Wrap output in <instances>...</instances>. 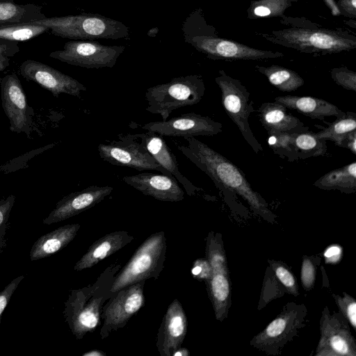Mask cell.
Returning a JSON list of instances; mask_svg holds the SVG:
<instances>
[{
	"instance_id": "24",
	"label": "cell",
	"mask_w": 356,
	"mask_h": 356,
	"mask_svg": "<svg viewBox=\"0 0 356 356\" xmlns=\"http://www.w3.org/2000/svg\"><path fill=\"white\" fill-rule=\"evenodd\" d=\"M80 228L79 223L66 225L41 236L31 247L30 260L46 258L61 250L75 238Z\"/></svg>"
},
{
	"instance_id": "35",
	"label": "cell",
	"mask_w": 356,
	"mask_h": 356,
	"mask_svg": "<svg viewBox=\"0 0 356 356\" xmlns=\"http://www.w3.org/2000/svg\"><path fill=\"white\" fill-rule=\"evenodd\" d=\"M269 263L276 278L283 285L285 290L293 296L298 295L296 277L291 272L280 262L273 261Z\"/></svg>"
},
{
	"instance_id": "27",
	"label": "cell",
	"mask_w": 356,
	"mask_h": 356,
	"mask_svg": "<svg viewBox=\"0 0 356 356\" xmlns=\"http://www.w3.org/2000/svg\"><path fill=\"white\" fill-rule=\"evenodd\" d=\"M314 185L323 190H339L342 193L356 191V162L333 170L317 179Z\"/></svg>"
},
{
	"instance_id": "22",
	"label": "cell",
	"mask_w": 356,
	"mask_h": 356,
	"mask_svg": "<svg viewBox=\"0 0 356 356\" xmlns=\"http://www.w3.org/2000/svg\"><path fill=\"white\" fill-rule=\"evenodd\" d=\"M259 121L267 131L300 134L309 131V127L298 118L288 113L282 104L264 102L256 111Z\"/></svg>"
},
{
	"instance_id": "6",
	"label": "cell",
	"mask_w": 356,
	"mask_h": 356,
	"mask_svg": "<svg viewBox=\"0 0 356 356\" xmlns=\"http://www.w3.org/2000/svg\"><path fill=\"white\" fill-rule=\"evenodd\" d=\"M205 90L204 80L200 74L173 78L165 83L147 88L145 95L146 111L166 120L175 110L198 104Z\"/></svg>"
},
{
	"instance_id": "41",
	"label": "cell",
	"mask_w": 356,
	"mask_h": 356,
	"mask_svg": "<svg viewBox=\"0 0 356 356\" xmlns=\"http://www.w3.org/2000/svg\"><path fill=\"white\" fill-rule=\"evenodd\" d=\"M24 278V275H19L14 278L2 291H0V327L2 314L8 304L13 293Z\"/></svg>"
},
{
	"instance_id": "44",
	"label": "cell",
	"mask_w": 356,
	"mask_h": 356,
	"mask_svg": "<svg viewBox=\"0 0 356 356\" xmlns=\"http://www.w3.org/2000/svg\"><path fill=\"white\" fill-rule=\"evenodd\" d=\"M342 249L338 245H332L328 247L325 253L324 257L327 264H336L341 259Z\"/></svg>"
},
{
	"instance_id": "45",
	"label": "cell",
	"mask_w": 356,
	"mask_h": 356,
	"mask_svg": "<svg viewBox=\"0 0 356 356\" xmlns=\"http://www.w3.org/2000/svg\"><path fill=\"white\" fill-rule=\"evenodd\" d=\"M341 147L350 149L354 154H356V131L350 133L343 141Z\"/></svg>"
},
{
	"instance_id": "40",
	"label": "cell",
	"mask_w": 356,
	"mask_h": 356,
	"mask_svg": "<svg viewBox=\"0 0 356 356\" xmlns=\"http://www.w3.org/2000/svg\"><path fill=\"white\" fill-rule=\"evenodd\" d=\"M19 51L17 42L0 39V72L9 66L10 58Z\"/></svg>"
},
{
	"instance_id": "23",
	"label": "cell",
	"mask_w": 356,
	"mask_h": 356,
	"mask_svg": "<svg viewBox=\"0 0 356 356\" xmlns=\"http://www.w3.org/2000/svg\"><path fill=\"white\" fill-rule=\"evenodd\" d=\"M274 100L286 108L295 110L313 120H324L328 116H334L337 119L346 115V113L334 104L318 97L285 95L275 97Z\"/></svg>"
},
{
	"instance_id": "34",
	"label": "cell",
	"mask_w": 356,
	"mask_h": 356,
	"mask_svg": "<svg viewBox=\"0 0 356 356\" xmlns=\"http://www.w3.org/2000/svg\"><path fill=\"white\" fill-rule=\"evenodd\" d=\"M268 143L280 157L287 158L289 161L298 159L297 151L293 145V134L280 131H267Z\"/></svg>"
},
{
	"instance_id": "32",
	"label": "cell",
	"mask_w": 356,
	"mask_h": 356,
	"mask_svg": "<svg viewBox=\"0 0 356 356\" xmlns=\"http://www.w3.org/2000/svg\"><path fill=\"white\" fill-rule=\"evenodd\" d=\"M291 6V0H252L247 10L248 18L282 17Z\"/></svg>"
},
{
	"instance_id": "11",
	"label": "cell",
	"mask_w": 356,
	"mask_h": 356,
	"mask_svg": "<svg viewBox=\"0 0 356 356\" xmlns=\"http://www.w3.org/2000/svg\"><path fill=\"white\" fill-rule=\"evenodd\" d=\"M124 46L104 45L96 41H69L63 49L49 54L52 58L88 69L113 67Z\"/></svg>"
},
{
	"instance_id": "5",
	"label": "cell",
	"mask_w": 356,
	"mask_h": 356,
	"mask_svg": "<svg viewBox=\"0 0 356 356\" xmlns=\"http://www.w3.org/2000/svg\"><path fill=\"white\" fill-rule=\"evenodd\" d=\"M30 23L45 26L51 34L72 40H118L129 34V28L122 22L99 14L46 17Z\"/></svg>"
},
{
	"instance_id": "48",
	"label": "cell",
	"mask_w": 356,
	"mask_h": 356,
	"mask_svg": "<svg viewBox=\"0 0 356 356\" xmlns=\"http://www.w3.org/2000/svg\"><path fill=\"white\" fill-rule=\"evenodd\" d=\"M324 1L326 2L327 6L330 7V8L331 9V10L332 11V13L334 15H337V14L339 13V11L337 6V4L333 0H324Z\"/></svg>"
},
{
	"instance_id": "16",
	"label": "cell",
	"mask_w": 356,
	"mask_h": 356,
	"mask_svg": "<svg viewBox=\"0 0 356 356\" xmlns=\"http://www.w3.org/2000/svg\"><path fill=\"white\" fill-rule=\"evenodd\" d=\"M27 81L37 83L57 97L60 94L80 97L87 88L76 79L41 62L28 59L19 68Z\"/></svg>"
},
{
	"instance_id": "36",
	"label": "cell",
	"mask_w": 356,
	"mask_h": 356,
	"mask_svg": "<svg viewBox=\"0 0 356 356\" xmlns=\"http://www.w3.org/2000/svg\"><path fill=\"white\" fill-rule=\"evenodd\" d=\"M338 307L339 312L350 323V325L354 330L356 329V302L355 300L347 294L343 293V296H339L336 294H333Z\"/></svg>"
},
{
	"instance_id": "39",
	"label": "cell",
	"mask_w": 356,
	"mask_h": 356,
	"mask_svg": "<svg viewBox=\"0 0 356 356\" xmlns=\"http://www.w3.org/2000/svg\"><path fill=\"white\" fill-rule=\"evenodd\" d=\"M316 275V267L312 257H304L301 266L300 278L302 285L305 290L313 288Z\"/></svg>"
},
{
	"instance_id": "20",
	"label": "cell",
	"mask_w": 356,
	"mask_h": 356,
	"mask_svg": "<svg viewBox=\"0 0 356 356\" xmlns=\"http://www.w3.org/2000/svg\"><path fill=\"white\" fill-rule=\"evenodd\" d=\"M138 136L152 157L181 184L188 195L198 192L199 188L180 172L176 156L162 136L150 131L138 134Z\"/></svg>"
},
{
	"instance_id": "43",
	"label": "cell",
	"mask_w": 356,
	"mask_h": 356,
	"mask_svg": "<svg viewBox=\"0 0 356 356\" xmlns=\"http://www.w3.org/2000/svg\"><path fill=\"white\" fill-rule=\"evenodd\" d=\"M336 4L340 14L353 19L356 18V0H339Z\"/></svg>"
},
{
	"instance_id": "9",
	"label": "cell",
	"mask_w": 356,
	"mask_h": 356,
	"mask_svg": "<svg viewBox=\"0 0 356 356\" xmlns=\"http://www.w3.org/2000/svg\"><path fill=\"white\" fill-rule=\"evenodd\" d=\"M307 309L304 305L288 303L265 329L256 335L250 345L268 354L277 355L305 326Z\"/></svg>"
},
{
	"instance_id": "19",
	"label": "cell",
	"mask_w": 356,
	"mask_h": 356,
	"mask_svg": "<svg viewBox=\"0 0 356 356\" xmlns=\"http://www.w3.org/2000/svg\"><path fill=\"white\" fill-rule=\"evenodd\" d=\"M122 181L145 195L163 202H179L184 192L172 175L143 172L124 176Z\"/></svg>"
},
{
	"instance_id": "42",
	"label": "cell",
	"mask_w": 356,
	"mask_h": 356,
	"mask_svg": "<svg viewBox=\"0 0 356 356\" xmlns=\"http://www.w3.org/2000/svg\"><path fill=\"white\" fill-rule=\"evenodd\" d=\"M211 268L206 258L196 259L191 268V275L199 280H207L211 275Z\"/></svg>"
},
{
	"instance_id": "14",
	"label": "cell",
	"mask_w": 356,
	"mask_h": 356,
	"mask_svg": "<svg viewBox=\"0 0 356 356\" xmlns=\"http://www.w3.org/2000/svg\"><path fill=\"white\" fill-rule=\"evenodd\" d=\"M140 127L161 136H212L222 131V124L208 116L195 113H184L166 120L151 122Z\"/></svg>"
},
{
	"instance_id": "49",
	"label": "cell",
	"mask_w": 356,
	"mask_h": 356,
	"mask_svg": "<svg viewBox=\"0 0 356 356\" xmlns=\"http://www.w3.org/2000/svg\"><path fill=\"white\" fill-rule=\"evenodd\" d=\"M158 32H159V29L157 27H154V28L151 29L147 32V35L149 36V37L154 38V37H155L156 35Z\"/></svg>"
},
{
	"instance_id": "12",
	"label": "cell",
	"mask_w": 356,
	"mask_h": 356,
	"mask_svg": "<svg viewBox=\"0 0 356 356\" xmlns=\"http://www.w3.org/2000/svg\"><path fill=\"white\" fill-rule=\"evenodd\" d=\"M145 280L132 284L114 292L103 307L99 334L106 339L113 331L123 328L144 305Z\"/></svg>"
},
{
	"instance_id": "30",
	"label": "cell",
	"mask_w": 356,
	"mask_h": 356,
	"mask_svg": "<svg viewBox=\"0 0 356 356\" xmlns=\"http://www.w3.org/2000/svg\"><path fill=\"white\" fill-rule=\"evenodd\" d=\"M293 145L298 159L324 155L327 152L326 140L317 138L315 133L305 131L293 134Z\"/></svg>"
},
{
	"instance_id": "21",
	"label": "cell",
	"mask_w": 356,
	"mask_h": 356,
	"mask_svg": "<svg viewBox=\"0 0 356 356\" xmlns=\"http://www.w3.org/2000/svg\"><path fill=\"white\" fill-rule=\"evenodd\" d=\"M134 236L126 231H117L106 234L95 241L74 266L80 271L91 268L100 261L120 250L131 241Z\"/></svg>"
},
{
	"instance_id": "38",
	"label": "cell",
	"mask_w": 356,
	"mask_h": 356,
	"mask_svg": "<svg viewBox=\"0 0 356 356\" xmlns=\"http://www.w3.org/2000/svg\"><path fill=\"white\" fill-rule=\"evenodd\" d=\"M15 201V197L13 195L0 200V252L6 246L8 221Z\"/></svg>"
},
{
	"instance_id": "37",
	"label": "cell",
	"mask_w": 356,
	"mask_h": 356,
	"mask_svg": "<svg viewBox=\"0 0 356 356\" xmlns=\"http://www.w3.org/2000/svg\"><path fill=\"white\" fill-rule=\"evenodd\" d=\"M332 80L344 89L356 92V73L346 67H334L330 70Z\"/></svg>"
},
{
	"instance_id": "47",
	"label": "cell",
	"mask_w": 356,
	"mask_h": 356,
	"mask_svg": "<svg viewBox=\"0 0 356 356\" xmlns=\"http://www.w3.org/2000/svg\"><path fill=\"white\" fill-rule=\"evenodd\" d=\"M106 354L99 350H91L83 354V356H106Z\"/></svg>"
},
{
	"instance_id": "31",
	"label": "cell",
	"mask_w": 356,
	"mask_h": 356,
	"mask_svg": "<svg viewBox=\"0 0 356 356\" xmlns=\"http://www.w3.org/2000/svg\"><path fill=\"white\" fill-rule=\"evenodd\" d=\"M48 31L49 29L45 26L31 23L0 24V39L26 41Z\"/></svg>"
},
{
	"instance_id": "28",
	"label": "cell",
	"mask_w": 356,
	"mask_h": 356,
	"mask_svg": "<svg viewBox=\"0 0 356 356\" xmlns=\"http://www.w3.org/2000/svg\"><path fill=\"white\" fill-rule=\"evenodd\" d=\"M255 69L282 92L294 91L305 83L304 79L296 72L280 65H272L268 67L256 65Z\"/></svg>"
},
{
	"instance_id": "2",
	"label": "cell",
	"mask_w": 356,
	"mask_h": 356,
	"mask_svg": "<svg viewBox=\"0 0 356 356\" xmlns=\"http://www.w3.org/2000/svg\"><path fill=\"white\" fill-rule=\"evenodd\" d=\"M121 268L120 263H112L93 284L70 290L65 302L63 315L76 339H82L100 325L103 307L113 294L111 289Z\"/></svg>"
},
{
	"instance_id": "7",
	"label": "cell",
	"mask_w": 356,
	"mask_h": 356,
	"mask_svg": "<svg viewBox=\"0 0 356 356\" xmlns=\"http://www.w3.org/2000/svg\"><path fill=\"white\" fill-rule=\"evenodd\" d=\"M166 250L165 232L152 234L120 268L115 277L111 292L148 279L157 280L164 268Z\"/></svg>"
},
{
	"instance_id": "29",
	"label": "cell",
	"mask_w": 356,
	"mask_h": 356,
	"mask_svg": "<svg viewBox=\"0 0 356 356\" xmlns=\"http://www.w3.org/2000/svg\"><path fill=\"white\" fill-rule=\"evenodd\" d=\"M356 131V114L346 112V115L337 118L327 128L315 133L317 138L331 140L336 145L341 147L344 139L352 132Z\"/></svg>"
},
{
	"instance_id": "18",
	"label": "cell",
	"mask_w": 356,
	"mask_h": 356,
	"mask_svg": "<svg viewBox=\"0 0 356 356\" xmlns=\"http://www.w3.org/2000/svg\"><path fill=\"white\" fill-rule=\"evenodd\" d=\"M188 321L180 302L175 299L168 305L159 328L156 343L161 356H172L181 347L187 333Z\"/></svg>"
},
{
	"instance_id": "46",
	"label": "cell",
	"mask_w": 356,
	"mask_h": 356,
	"mask_svg": "<svg viewBox=\"0 0 356 356\" xmlns=\"http://www.w3.org/2000/svg\"><path fill=\"white\" fill-rule=\"evenodd\" d=\"M190 353L187 348H179L173 353L172 356H188Z\"/></svg>"
},
{
	"instance_id": "33",
	"label": "cell",
	"mask_w": 356,
	"mask_h": 356,
	"mask_svg": "<svg viewBox=\"0 0 356 356\" xmlns=\"http://www.w3.org/2000/svg\"><path fill=\"white\" fill-rule=\"evenodd\" d=\"M206 259L209 261L211 271L228 270L227 259L223 247L222 235L210 232L206 238Z\"/></svg>"
},
{
	"instance_id": "26",
	"label": "cell",
	"mask_w": 356,
	"mask_h": 356,
	"mask_svg": "<svg viewBox=\"0 0 356 356\" xmlns=\"http://www.w3.org/2000/svg\"><path fill=\"white\" fill-rule=\"evenodd\" d=\"M42 6L18 4L13 0H0V24H24L45 18Z\"/></svg>"
},
{
	"instance_id": "17",
	"label": "cell",
	"mask_w": 356,
	"mask_h": 356,
	"mask_svg": "<svg viewBox=\"0 0 356 356\" xmlns=\"http://www.w3.org/2000/svg\"><path fill=\"white\" fill-rule=\"evenodd\" d=\"M113 190L110 186H90L72 193L56 203L54 209L43 220V223L49 225L63 221L91 209L109 195Z\"/></svg>"
},
{
	"instance_id": "10",
	"label": "cell",
	"mask_w": 356,
	"mask_h": 356,
	"mask_svg": "<svg viewBox=\"0 0 356 356\" xmlns=\"http://www.w3.org/2000/svg\"><path fill=\"white\" fill-rule=\"evenodd\" d=\"M97 151L103 161L114 165L128 167L138 171L154 170L161 174L171 175L149 153L138 134L120 135L117 140L106 144L100 143Z\"/></svg>"
},
{
	"instance_id": "4",
	"label": "cell",
	"mask_w": 356,
	"mask_h": 356,
	"mask_svg": "<svg viewBox=\"0 0 356 356\" xmlns=\"http://www.w3.org/2000/svg\"><path fill=\"white\" fill-rule=\"evenodd\" d=\"M281 18V23L291 27L257 34L274 44L307 54L326 55L356 48V37L346 32L318 27L314 23L305 26L284 15Z\"/></svg>"
},
{
	"instance_id": "3",
	"label": "cell",
	"mask_w": 356,
	"mask_h": 356,
	"mask_svg": "<svg viewBox=\"0 0 356 356\" xmlns=\"http://www.w3.org/2000/svg\"><path fill=\"white\" fill-rule=\"evenodd\" d=\"M184 41L212 60H263L282 58L279 51L263 50L220 38L216 29L207 24L202 8L193 10L182 24Z\"/></svg>"
},
{
	"instance_id": "15",
	"label": "cell",
	"mask_w": 356,
	"mask_h": 356,
	"mask_svg": "<svg viewBox=\"0 0 356 356\" xmlns=\"http://www.w3.org/2000/svg\"><path fill=\"white\" fill-rule=\"evenodd\" d=\"M2 106L11 131L29 136L33 111L29 107L18 76L9 74L0 79Z\"/></svg>"
},
{
	"instance_id": "25",
	"label": "cell",
	"mask_w": 356,
	"mask_h": 356,
	"mask_svg": "<svg viewBox=\"0 0 356 356\" xmlns=\"http://www.w3.org/2000/svg\"><path fill=\"white\" fill-rule=\"evenodd\" d=\"M205 283L216 318L222 321L227 316L231 302L229 270H212Z\"/></svg>"
},
{
	"instance_id": "8",
	"label": "cell",
	"mask_w": 356,
	"mask_h": 356,
	"mask_svg": "<svg viewBox=\"0 0 356 356\" xmlns=\"http://www.w3.org/2000/svg\"><path fill=\"white\" fill-rule=\"evenodd\" d=\"M215 81L221 90L223 108L232 121L237 126L245 140L255 153L263 151L261 145L254 137L248 120L256 112L250 93L241 82L232 78L223 70H218Z\"/></svg>"
},
{
	"instance_id": "1",
	"label": "cell",
	"mask_w": 356,
	"mask_h": 356,
	"mask_svg": "<svg viewBox=\"0 0 356 356\" xmlns=\"http://www.w3.org/2000/svg\"><path fill=\"white\" fill-rule=\"evenodd\" d=\"M184 138L187 144L177 145V147L193 163L216 184L241 195L257 213L271 214L266 202L252 188L245 175L233 163L195 137Z\"/></svg>"
},
{
	"instance_id": "13",
	"label": "cell",
	"mask_w": 356,
	"mask_h": 356,
	"mask_svg": "<svg viewBox=\"0 0 356 356\" xmlns=\"http://www.w3.org/2000/svg\"><path fill=\"white\" fill-rule=\"evenodd\" d=\"M321 338L316 355L318 356H355L356 343L347 320L339 312L330 314L325 307L321 318Z\"/></svg>"
}]
</instances>
